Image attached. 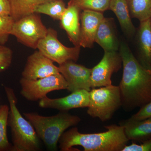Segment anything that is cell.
<instances>
[{"instance_id":"6da1fadb","label":"cell","mask_w":151,"mask_h":151,"mask_svg":"<svg viewBox=\"0 0 151 151\" xmlns=\"http://www.w3.org/2000/svg\"><path fill=\"white\" fill-rule=\"evenodd\" d=\"M119 50L123 66L119 85L122 106L131 111L151 101V70L141 65L125 42L120 43Z\"/></svg>"},{"instance_id":"7a4b0ae2","label":"cell","mask_w":151,"mask_h":151,"mask_svg":"<svg viewBox=\"0 0 151 151\" xmlns=\"http://www.w3.org/2000/svg\"><path fill=\"white\" fill-rule=\"evenodd\" d=\"M106 132L94 134H82L77 127L63 133L60 139L61 151H74L73 147L81 146L84 151H122L129 142L122 126H105Z\"/></svg>"},{"instance_id":"3957f363","label":"cell","mask_w":151,"mask_h":151,"mask_svg":"<svg viewBox=\"0 0 151 151\" xmlns=\"http://www.w3.org/2000/svg\"><path fill=\"white\" fill-rule=\"evenodd\" d=\"M34 128L40 139L50 151L57 150L58 144L64 132L79 124L81 119L68 111H60L54 116H44L37 113H24Z\"/></svg>"},{"instance_id":"277c9868","label":"cell","mask_w":151,"mask_h":151,"mask_svg":"<svg viewBox=\"0 0 151 151\" xmlns=\"http://www.w3.org/2000/svg\"><path fill=\"white\" fill-rule=\"evenodd\" d=\"M4 89L9 104L8 126L12 133V151L40 150V140L32 124L19 111L14 89L6 86Z\"/></svg>"},{"instance_id":"5b68a950","label":"cell","mask_w":151,"mask_h":151,"mask_svg":"<svg viewBox=\"0 0 151 151\" xmlns=\"http://www.w3.org/2000/svg\"><path fill=\"white\" fill-rule=\"evenodd\" d=\"M122 106L119 86L111 85L93 88L89 92V103L87 113L102 122L110 120Z\"/></svg>"},{"instance_id":"8992f818","label":"cell","mask_w":151,"mask_h":151,"mask_svg":"<svg viewBox=\"0 0 151 151\" xmlns=\"http://www.w3.org/2000/svg\"><path fill=\"white\" fill-rule=\"evenodd\" d=\"M47 30L40 14L34 13L15 21L11 35L26 46L36 49L40 41L46 36Z\"/></svg>"},{"instance_id":"52a82bcc","label":"cell","mask_w":151,"mask_h":151,"mask_svg":"<svg viewBox=\"0 0 151 151\" xmlns=\"http://www.w3.org/2000/svg\"><path fill=\"white\" fill-rule=\"evenodd\" d=\"M20 84L22 96L31 101L40 100L52 91L67 89V82L60 73L36 80L22 77Z\"/></svg>"},{"instance_id":"ba28073f","label":"cell","mask_w":151,"mask_h":151,"mask_svg":"<svg viewBox=\"0 0 151 151\" xmlns=\"http://www.w3.org/2000/svg\"><path fill=\"white\" fill-rule=\"evenodd\" d=\"M81 47L65 46L58 40L57 31L49 28L46 36L40 41L37 49L49 59L60 65L68 60L77 61Z\"/></svg>"},{"instance_id":"9c48e42d","label":"cell","mask_w":151,"mask_h":151,"mask_svg":"<svg viewBox=\"0 0 151 151\" xmlns=\"http://www.w3.org/2000/svg\"><path fill=\"white\" fill-rule=\"evenodd\" d=\"M123 65L119 52L104 51L100 62L92 68L91 84L92 89L112 84L111 77Z\"/></svg>"},{"instance_id":"30bf717a","label":"cell","mask_w":151,"mask_h":151,"mask_svg":"<svg viewBox=\"0 0 151 151\" xmlns=\"http://www.w3.org/2000/svg\"><path fill=\"white\" fill-rule=\"evenodd\" d=\"M75 62L73 60H68L58 66L60 73L67 82V89L71 92L82 89L90 92L92 89V68Z\"/></svg>"},{"instance_id":"8fae6325","label":"cell","mask_w":151,"mask_h":151,"mask_svg":"<svg viewBox=\"0 0 151 151\" xmlns=\"http://www.w3.org/2000/svg\"><path fill=\"white\" fill-rule=\"evenodd\" d=\"M53 63L39 50H36L28 57L22 72V78L36 80L59 73L58 66Z\"/></svg>"},{"instance_id":"7c38bea8","label":"cell","mask_w":151,"mask_h":151,"mask_svg":"<svg viewBox=\"0 0 151 151\" xmlns=\"http://www.w3.org/2000/svg\"><path fill=\"white\" fill-rule=\"evenodd\" d=\"M89 103V91L79 90L61 98L51 99L47 96L39 100L41 108L56 109L60 111H68L78 108H87Z\"/></svg>"},{"instance_id":"4fadbf2b","label":"cell","mask_w":151,"mask_h":151,"mask_svg":"<svg viewBox=\"0 0 151 151\" xmlns=\"http://www.w3.org/2000/svg\"><path fill=\"white\" fill-rule=\"evenodd\" d=\"M104 18L103 13L90 10H83L80 13V46L92 48L95 42L97 29Z\"/></svg>"},{"instance_id":"5bb4252c","label":"cell","mask_w":151,"mask_h":151,"mask_svg":"<svg viewBox=\"0 0 151 151\" xmlns=\"http://www.w3.org/2000/svg\"><path fill=\"white\" fill-rule=\"evenodd\" d=\"M95 42L104 51H118L120 42L117 37L114 19L106 18L101 21L97 29Z\"/></svg>"},{"instance_id":"9a60e30c","label":"cell","mask_w":151,"mask_h":151,"mask_svg":"<svg viewBox=\"0 0 151 151\" xmlns=\"http://www.w3.org/2000/svg\"><path fill=\"white\" fill-rule=\"evenodd\" d=\"M81 12L77 6L68 2L65 12L60 20V27L65 31L69 40L75 46L81 47L79 21Z\"/></svg>"},{"instance_id":"2e32d148","label":"cell","mask_w":151,"mask_h":151,"mask_svg":"<svg viewBox=\"0 0 151 151\" xmlns=\"http://www.w3.org/2000/svg\"><path fill=\"white\" fill-rule=\"evenodd\" d=\"M140 23L137 34V59L145 68L151 70V19Z\"/></svg>"},{"instance_id":"e0dca14e","label":"cell","mask_w":151,"mask_h":151,"mask_svg":"<svg viewBox=\"0 0 151 151\" xmlns=\"http://www.w3.org/2000/svg\"><path fill=\"white\" fill-rule=\"evenodd\" d=\"M119 125L124 128L129 141L142 143L151 138V118L141 121L129 119L120 122Z\"/></svg>"},{"instance_id":"ac0fdd59","label":"cell","mask_w":151,"mask_h":151,"mask_svg":"<svg viewBox=\"0 0 151 151\" xmlns=\"http://www.w3.org/2000/svg\"><path fill=\"white\" fill-rule=\"evenodd\" d=\"M109 10L116 15L125 35L133 37L136 33V29L132 22L127 0H111Z\"/></svg>"},{"instance_id":"d6986e66","label":"cell","mask_w":151,"mask_h":151,"mask_svg":"<svg viewBox=\"0 0 151 151\" xmlns=\"http://www.w3.org/2000/svg\"><path fill=\"white\" fill-rule=\"evenodd\" d=\"M48 0H9L11 7L10 16L16 21L22 18L35 13L37 6Z\"/></svg>"},{"instance_id":"ffe728a7","label":"cell","mask_w":151,"mask_h":151,"mask_svg":"<svg viewBox=\"0 0 151 151\" xmlns=\"http://www.w3.org/2000/svg\"><path fill=\"white\" fill-rule=\"evenodd\" d=\"M66 7L63 0H48L37 6L35 13L47 15L55 20L60 21Z\"/></svg>"},{"instance_id":"44dd1931","label":"cell","mask_w":151,"mask_h":151,"mask_svg":"<svg viewBox=\"0 0 151 151\" xmlns=\"http://www.w3.org/2000/svg\"><path fill=\"white\" fill-rule=\"evenodd\" d=\"M132 18L140 22L151 19V0H127Z\"/></svg>"},{"instance_id":"7402d4cb","label":"cell","mask_w":151,"mask_h":151,"mask_svg":"<svg viewBox=\"0 0 151 151\" xmlns=\"http://www.w3.org/2000/svg\"><path fill=\"white\" fill-rule=\"evenodd\" d=\"M9 112L8 105H0V151H12V145L9 142L7 132Z\"/></svg>"},{"instance_id":"603a6c76","label":"cell","mask_w":151,"mask_h":151,"mask_svg":"<svg viewBox=\"0 0 151 151\" xmlns=\"http://www.w3.org/2000/svg\"><path fill=\"white\" fill-rule=\"evenodd\" d=\"M111 0H70L80 10H90L103 13L109 10Z\"/></svg>"},{"instance_id":"cb8c5ba5","label":"cell","mask_w":151,"mask_h":151,"mask_svg":"<svg viewBox=\"0 0 151 151\" xmlns=\"http://www.w3.org/2000/svg\"><path fill=\"white\" fill-rule=\"evenodd\" d=\"M14 22L11 16H0V45L7 42Z\"/></svg>"},{"instance_id":"d4e9b609","label":"cell","mask_w":151,"mask_h":151,"mask_svg":"<svg viewBox=\"0 0 151 151\" xmlns=\"http://www.w3.org/2000/svg\"><path fill=\"white\" fill-rule=\"evenodd\" d=\"M13 52L9 47L0 45V72L6 70L10 66Z\"/></svg>"},{"instance_id":"484cf974","label":"cell","mask_w":151,"mask_h":151,"mask_svg":"<svg viewBox=\"0 0 151 151\" xmlns=\"http://www.w3.org/2000/svg\"><path fill=\"white\" fill-rule=\"evenodd\" d=\"M151 118V101L141 107L137 113L129 118L133 121H141Z\"/></svg>"},{"instance_id":"4316f807","label":"cell","mask_w":151,"mask_h":151,"mask_svg":"<svg viewBox=\"0 0 151 151\" xmlns=\"http://www.w3.org/2000/svg\"><path fill=\"white\" fill-rule=\"evenodd\" d=\"M122 151H151V138L140 145L132 143L129 145H127Z\"/></svg>"},{"instance_id":"83f0119b","label":"cell","mask_w":151,"mask_h":151,"mask_svg":"<svg viewBox=\"0 0 151 151\" xmlns=\"http://www.w3.org/2000/svg\"><path fill=\"white\" fill-rule=\"evenodd\" d=\"M11 7L9 0H0V16H10Z\"/></svg>"}]
</instances>
